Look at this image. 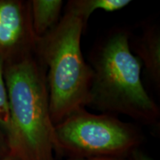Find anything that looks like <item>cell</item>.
<instances>
[{"instance_id":"cell-1","label":"cell","mask_w":160,"mask_h":160,"mask_svg":"<svg viewBox=\"0 0 160 160\" xmlns=\"http://www.w3.org/2000/svg\"><path fill=\"white\" fill-rule=\"evenodd\" d=\"M130 33L123 28H114L93 46L89 57L93 78L86 106L157 125L159 108L142 82V65L130 48Z\"/></svg>"},{"instance_id":"cell-2","label":"cell","mask_w":160,"mask_h":160,"mask_svg":"<svg viewBox=\"0 0 160 160\" xmlns=\"http://www.w3.org/2000/svg\"><path fill=\"white\" fill-rule=\"evenodd\" d=\"M4 77L10 112L5 131L8 154L17 160H55L45 66L35 53L5 63Z\"/></svg>"},{"instance_id":"cell-3","label":"cell","mask_w":160,"mask_h":160,"mask_svg":"<svg viewBox=\"0 0 160 160\" xmlns=\"http://www.w3.org/2000/svg\"><path fill=\"white\" fill-rule=\"evenodd\" d=\"M83 22L65 11L58 25L36 41V54L46 68L50 113L54 125L85 108L93 70L81 48Z\"/></svg>"},{"instance_id":"cell-4","label":"cell","mask_w":160,"mask_h":160,"mask_svg":"<svg viewBox=\"0 0 160 160\" xmlns=\"http://www.w3.org/2000/svg\"><path fill=\"white\" fill-rule=\"evenodd\" d=\"M143 140L135 125L116 115L95 114L82 108L54 125L55 155L69 159L127 158Z\"/></svg>"},{"instance_id":"cell-5","label":"cell","mask_w":160,"mask_h":160,"mask_svg":"<svg viewBox=\"0 0 160 160\" xmlns=\"http://www.w3.org/2000/svg\"><path fill=\"white\" fill-rule=\"evenodd\" d=\"M30 1L0 0V57L13 62L36 53Z\"/></svg>"},{"instance_id":"cell-6","label":"cell","mask_w":160,"mask_h":160,"mask_svg":"<svg viewBox=\"0 0 160 160\" xmlns=\"http://www.w3.org/2000/svg\"><path fill=\"white\" fill-rule=\"evenodd\" d=\"M130 48L137 54L156 88H160V31L155 24L145 25L141 34L133 37L130 33Z\"/></svg>"},{"instance_id":"cell-7","label":"cell","mask_w":160,"mask_h":160,"mask_svg":"<svg viewBox=\"0 0 160 160\" xmlns=\"http://www.w3.org/2000/svg\"><path fill=\"white\" fill-rule=\"evenodd\" d=\"M62 6V0L30 1L32 28L36 39L45 36L58 25Z\"/></svg>"},{"instance_id":"cell-8","label":"cell","mask_w":160,"mask_h":160,"mask_svg":"<svg viewBox=\"0 0 160 160\" xmlns=\"http://www.w3.org/2000/svg\"><path fill=\"white\" fill-rule=\"evenodd\" d=\"M131 1L130 0H71L68 2L65 11L79 17L87 27L92 13L98 10L106 12H114L123 9Z\"/></svg>"},{"instance_id":"cell-9","label":"cell","mask_w":160,"mask_h":160,"mask_svg":"<svg viewBox=\"0 0 160 160\" xmlns=\"http://www.w3.org/2000/svg\"><path fill=\"white\" fill-rule=\"evenodd\" d=\"M4 66L5 62L0 57V128L5 133L9 125L10 112L8 95L4 77Z\"/></svg>"},{"instance_id":"cell-10","label":"cell","mask_w":160,"mask_h":160,"mask_svg":"<svg viewBox=\"0 0 160 160\" xmlns=\"http://www.w3.org/2000/svg\"><path fill=\"white\" fill-rule=\"evenodd\" d=\"M128 160H154L150 157L149 156L145 154L142 151H140L139 149H137L133 151L130 154L128 157H127Z\"/></svg>"},{"instance_id":"cell-11","label":"cell","mask_w":160,"mask_h":160,"mask_svg":"<svg viewBox=\"0 0 160 160\" xmlns=\"http://www.w3.org/2000/svg\"><path fill=\"white\" fill-rule=\"evenodd\" d=\"M8 154V150L6 137L3 131L0 128V157H5Z\"/></svg>"},{"instance_id":"cell-12","label":"cell","mask_w":160,"mask_h":160,"mask_svg":"<svg viewBox=\"0 0 160 160\" xmlns=\"http://www.w3.org/2000/svg\"><path fill=\"white\" fill-rule=\"evenodd\" d=\"M67 160H128V159L127 158H122V157H100L85 158V159H69Z\"/></svg>"},{"instance_id":"cell-13","label":"cell","mask_w":160,"mask_h":160,"mask_svg":"<svg viewBox=\"0 0 160 160\" xmlns=\"http://www.w3.org/2000/svg\"><path fill=\"white\" fill-rule=\"evenodd\" d=\"M0 160H17V159H16L14 157H11V155L8 154V155L5 156V157H0Z\"/></svg>"}]
</instances>
